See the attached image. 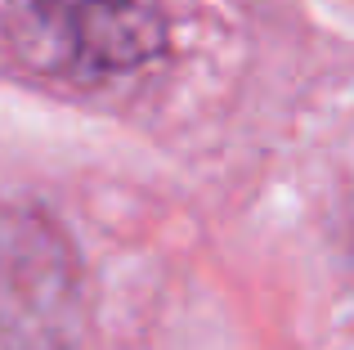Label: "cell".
<instances>
[{
  "mask_svg": "<svg viewBox=\"0 0 354 350\" xmlns=\"http://www.w3.org/2000/svg\"><path fill=\"white\" fill-rule=\"evenodd\" d=\"M27 59L77 81H108L135 72L166 45L162 0H27Z\"/></svg>",
  "mask_w": 354,
  "mask_h": 350,
  "instance_id": "obj_1",
  "label": "cell"
}]
</instances>
